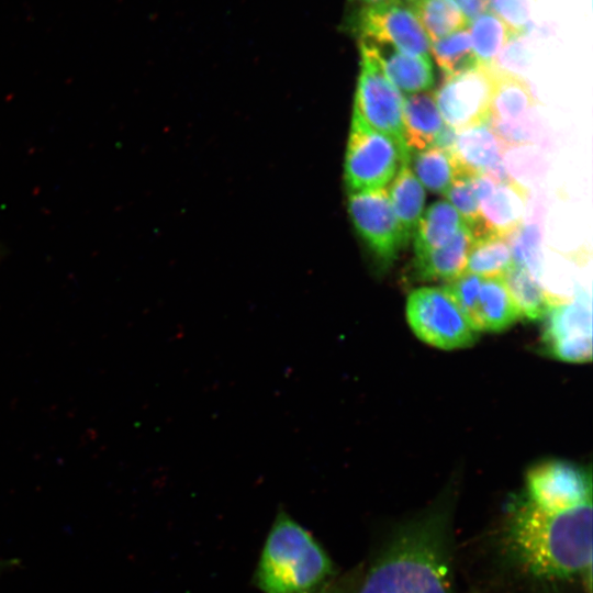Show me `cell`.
<instances>
[{"mask_svg": "<svg viewBox=\"0 0 593 593\" xmlns=\"http://www.w3.org/2000/svg\"><path fill=\"white\" fill-rule=\"evenodd\" d=\"M412 164L418 181L433 193L445 194L451 183L462 177L452 152L436 146L418 150Z\"/></svg>", "mask_w": 593, "mask_h": 593, "instance_id": "21", "label": "cell"}, {"mask_svg": "<svg viewBox=\"0 0 593 593\" xmlns=\"http://www.w3.org/2000/svg\"><path fill=\"white\" fill-rule=\"evenodd\" d=\"M348 213L358 235L382 262L407 244L385 188L349 193Z\"/></svg>", "mask_w": 593, "mask_h": 593, "instance_id": "9", "label": "cell"}, {"mask_svg": "<svg viewBox=\"0 0 593 593\" xmlns=\"http://www.w3.org/2000/svg\"><path fill=\"white\" fill-rule=\"evenodd\" d=\"M399 1H401V2L405 1V2H409V3L413 4V3H415V2H417L419 0H399Z\"/></svg>", "mask_w": 593, "mask_h": 593, "instance_id": "35", "label": "cell"}, {"mask_svg": "<svg viewBox=\"0 0 593 593\" xmlns=\"http://www.w3.org/2000/svg\"><path fill=\"white\" fill-rule=\"evenodd\" d=\"M497 68L479 64L447 77L434 93L446 125L459 132L489 123Z\"/></svg>", "mask_w": 593, "mask_h": 593, "instance_id": "7", "label": "cell"}, {"mask_svg": "<svg viewBox=\"0 0 593 593\" xmlns=\"http://www.w3.org/2000/svg\"><path fill=\"white\" fill-rule=\"evenodd\" d=\"M507 148L489 123L457 132L452 154L462 177L489 174L500 164Z\"/></svg>", "mask_w": 593, "mask_h": 593, "instance_id": "13", "label": "cell"}, {"mask_svg": "<svg viewBox=\"0 0 593 593\" xmlns=\"http://www.w3.org/2000/svg\"><path fill=\"white\" fill-rule=\"evenodd\" d=\"M473 237L462 225L444 246L415 256L414 268L423 280H452L466 269L467 256Z\"/></svg>", "mask_w": 593, "mask_h": 593, "instance_id": "17", "label": "cell"}, {"mask_svg": "<svg viewBox=\"0 0 593 593\" xmlns=\"http://www.w3.org/2000/svg\"><path fill=\"white\" fill-rule=\"evenodd\" d=\"M512 265L513 256L507 237L490 235L473 239L465 271L482 278H500Z\"/></svg>", "mask_w": 593, "mask_h": 593, "instance_id": "23", "label": "cell"}, {"mask_svg": "<svg viewBox=\"0 0 593 593\" xmlns=\"http://www.w3.org/2000/svg\"><path fill=\"white\" fill-rule=\"evenodd\" d=\"M479 64L494 65L499 54L514 35L492 12H484L470 22L469 31Z\"/></svg>", "mask_w": 593, "mask_h": 593, "instance_id": "25", "label": "cell"}, {"mask_svg": "<svg viewBox=\"0 0 593 593\" xmlns=\"http://www.w3.org/2000/svg\"><path fill=\"white\" fill-rule=\"evenodd\" d=\"M518 35L511 37V40L503 47L497 58L502 67H497L501 70L511 72L514 69H523L525 65L526 56L523 44L516 40ZM495 59V60H496ZM512 71V74H514Z\"/></svg>", "mask_w": 593, "mask_h": 593, "instance_id": "30", "label": "cell"}, {"mask_svg": "<svg viewBox=\"0 0 593 593\" xmlns=\"http://www.w3.org/2000/svg\"><path fill=\"white\" fill-rule=\"evenodd\" d=\"M11 564H12V561H7V560L0 559V572L2 570L7 569Z\"/></svg>", "mask_w": 593, "mask_h": 593, "instance_id": "34", "label": "cell"}, {"mask_svg": "<svg viewBox=\"0 0 593 593\" xmlns=\"http://www.w3.org/2000/svg\"><path fill=\"white\" fill-rule=\"evenodd\" d=\"M513 262L526 268L537 281L541 275L540 232L537 225H521L507 237Z\"/></svg>", "mask_w": 593, "mask_h": 593, "instance_id": "28", "label": "cell"}, {"mask_svg": "<svg viewBox=\"0 0 593 593\" xmlns=\"http://www.w3.org/2000/svg\"><path fill=\"white\" fill-rule=\"evenodd\" d=\"M406 317L421 340L441 349L471 346L479 335L443 287L412 291L406 302Z\"/></svg>", "mask_w": 593, "mask_h": 593, "instance_id": "5", "label": "cell"}, {"mask_svg": "<svg viewBox=\"0 0 593 593\" xmlns=\"http://www.w3.org/2000/svg\"><path fill=\"white\" fill-rule=\"evenodd\" d=\"M524 495L539 506L553 510L591 502V472L561 460L540 462L528 470Z\"/></svg>", "mask_w": 593, "mask_h": 593, "instance_id": "11", "label": "cell"}, {"mask_svg": "<svg viewBox=\"0 0 593 593\" xmlns=\"http://www.w3.org/2000/svg\"><path fill=\"white\" fill-rule=\"evenodd\" d=\"M337 575L315 537L280 510L262 546L254 582L262 593H315Z\"/></svg>", "mask_w": 593, "mask_h": 593, "instance_id": "3", "label": "cell"}, {"mask_svg": "<svg viewBox=\"0 0 593 593\" xmlns=\"http://www.w3.org/2000/svg\"><path fill=\"white\" fill-rule=\"evenodd\" d=\"M500 544L507 562L525 578L556 583L586 578L592 571V501L553 510L524 493L508 505Z\"/></svg>", "mask_w": 593, "mask_h": 593, "instance_id": "1", "label": "cell"}, {"mask_svg": "<svg viewBox=\"0 0 593 593\" xmlns=\"http://www.w3.org/2000/svg\"><path fill=\"white\" fill-rule=\"evenodd\" d=\"M388 193L394 214L409 240L423 215L424 187L407 165L398 170Z\"/></svg>", "mask_w": 593, "mask_h": 593, "instance_id": "20", "label": "cell"}, {"mask_svg": "<svg viewBox=\"0 0 593 593\" xmlns=\"http://www.w3.org/2000/svg\"><path fill=\"white\" fill-rule=\"evenodd\" d=\"M445 125L434 93L423 91L404 98L403 131L409 149L433 147Z\"/></svg>", "mask_w": 593, "mask_h": 593, "instance_id": "16", "label": "cell"}, {"mask_svg": "<svg viewBox=\"0 0 593 593\" xmlns=\"http://www.w3.org/2000/svg\"><path fill=\"white\" fill-rule=\"evenodd\" d=\"M411 8L433 42L465 29L469 23L456 0H419Z\"/></svg>", "mask_w": 593, "mask_h": 593, "instance_id": "24", "label": "cell"}, {"mask_svg": "<svg viewBox=\"0 0 593 593\" xmlns=\"http://www.w3.org/2000/svg\"><path fill=\"white\" fill-rule=\"evenodd\" d=\"M535 104L534 94L522 77L497 68L492 97L491 120L502 123L525 121Z\"/></svg>", "mask_w": 593, "mask_h": 593, "instance_id": "18", "label": "cell"}, {"mask_svg": "<svg viewBox=\"0 0 593 593\" xmlns=\"http://www.w3.org/2000/svg\"><path fill=\"white\" fill-rule=\"evenodd\" d=\"M409 163L410 154L395 141L353 112L344 165L349 193L384 188Z\"/></svg>", "mask_w": 593, "mask_h": 593, "instance_id": "4", "label": "cell"}, {"mask_svg": "<svg viewBox=\"0 0 593 593\" xmlns=\"http://www.w3.org/2000/svg\"><path fill=\"white\" fill-rule=\"evenodd\" d=\"M361 572L362 568L358 567L346 574L336 575L315 593H355Z\"/></svg>", "mask_w": 593, "mask_h": 593, "instance_id": "31", "label": "cell"}, {"mask_svg": "<svg viewBox=\"0 0 593 593\" xmlns=\"http://www.w3.org/2000/svg\"><path fill=\"white\" fill-rule=\"evenodd\" d=\"M354 27L360 38L388 44L407 55L429 57L427 34L412 8L401 1L362 7Z\"/></svg>", "mask_w": 593, "mask_h": 593, "instance_id": "10", "label": "cell"}, {"mask_svg": "<svg viewBox=\"0 0 593 593\" xmlns=\"http://www.w3.org/2000/svg\"><path fill=\"white\" fill-rule=\"evenodd\" d=\"M542 343L547 351L568 362H585L592 358L591 296L583 289L570 301L549 307Z\"/></svg>", "mask_w": 593, "mask_h": 593, "instance_id": "8", "label": "cell"}, {"mask_svg": "<svg viewBox=\"0 0 593 593\" xmlns=\"http://www.w3.org/2000/svg\"><path fill=\"white\" fill-rule=\"evenodd\" d=\"M445 194L459 213L463 225L469 230L473 239L490 236L484 226L480 204L470 178H457Z\"/></svg>", "mask_w": 593, "mask_h": 593, "instance_id": "27", "label": "cell"}, {"mask_svg": "<svg viewBox=\"0 0 593 593\" xmlns=\"http://www.w3.org/2000/svg\"><path fill=\"white\" fill-rule=\"evenodd\" d=\"M360 41L372 49L384 76L401 93L414 94L433 86L430 57L407 55L388 44L365 38Z\"/></svg>", "mask_w": 593, "mask_h": 593, "instance_id": "12", "label": "cell"}, {"mask_svg": "<svg viewBox=\"0 0 593 593\" xmlns=\"http://www.w3.org/2000/svg\"><path fill=\"white\" fill-rule=\"evenodd\" d=\"M477 332H500L512 326L522 315L500 278H482L474 305L467 316Z\"/></svg>", "mask_w": 593, "mask_h": 593, "instance_id": "15", "label": "cell"}, {"mask_svg": "<svg viewBox=\"0 0 593 593\" xmlns=\"http://www.w3.org/2000/svg\"><path fill=\"white\" fill-rule=\"evenodd\" d=\"M463 225L457 210L444 200L432 203L422 215L414 232L415 256L447 244Z\"/></svg>", "mask_w": 593, "mask_h": 593, "instance_id": "19", "label": "cell"}, {"mask_svg": "<svg viewBox=\"0 0 593 593\" xmlns=\"http://www.w3.org/2000/svg\"><path fill=\"white\" fill-rule=\"evenodd\" d=\"M430 52L446 78L479 65L466 29L434 41L430 43Z\"/></svg>", "mask_w": 593, "mask_h": 593, "instance_id": "26", "label": "cell"}, {"mask_svg": "<svg viewBox=\"0 0 593 593\" xmlns=\"http://www.w3.org/2000/svg\"><path fill=\"white\" fill-rule=\"evenodd\" d=\"M527 189L513 178L497 182L481 201L480 210L489 235L508 237L519 228L526 210Z\"/></svg>", "mask_w": 593, "mask_h": 593, "instance_id": "14", "label": "cell"}, {"mask_svg": "<svg viewBox=\"0 0 593 593\" xmlns=\"http://www.w3.org/2000/svg\"><path fill=\"white\" fill-rule=\"evenodd\" d=\"M349 1L361 4V8H362V7L377 5V4H382V3H388V2L399 1V0H349Z\"/></svg>", "mask_w": 593, "mask_h": 593, "instance_id": "33", "label": "cell"}, {"mask_svg": "<svg viewBox=\"0 0 593 593\" xmlns=\"http://www.w3.org/2000/svg\"><path fill=\"white\" fill-rule=\"evenodd\" d=\"M360 71L354 112L410 154L403 131V94L384 76L372 49L360 41Z\"/></svg>", "mask_w": 593, "mask_h": 593, "instance_id": "6", "label": "cell"}, {"mask_svg": "<svg viewBox=\"0 0 593 593\" xmlns=\"http://www.w3.org/2000/svg\"><path fill=\"white\" fill-rule=\"evenodd\" d=\"M468 22L486 12L488 0H456Z\"/></svg>", "mask_w": 593, "mask_h": 593, "instance_id": "32", "label": "cell"}, {"mask_svg": "<svg viewBox=\"0 0 593 593\" xmlns=\"http://www.w3.org/2000/svg\"><path fill=\"white\" fill-rule=\"evenodd\" d=\"M535 0H488V8L501 19L514 36L526 29Z\"/></svg>", "mask_w": 593, "mask_h": 593, "instance_id": "29", "label": "cell"}, {"mask_svg": "<svg viewBox=\"0 0 593 593\" xmlns=\"http://www.w3.org/2000/svg\"><path fill=\"white\" fill-rule=\"evenodd\" d=\"M355 593H457L448 512L399 525L362 569Z\"/></svg>", "mask_w": 593, "mask_h": 593, "instance_id": "2", "label": "cell"}, {"mask_svg": "<svg viewBox=\"0 0 593 593\" xmlns=\"http://www.w3.org/2000/svg\"><path fill=\"white\" fill-rule=\"evenodd\" d=\"M502 279L522 317H545L550 307L547 294L540 282L526 268L513 262Z\"/></svg>", "mask_w": 593, "mask_h": 593, "instance_id": "22", "label": "cell"}]
</instances>
